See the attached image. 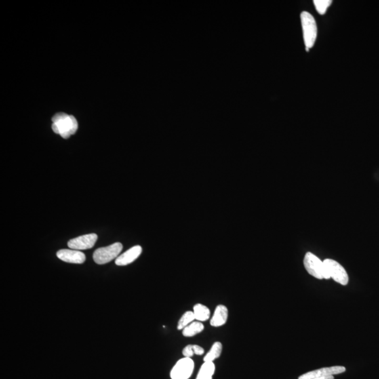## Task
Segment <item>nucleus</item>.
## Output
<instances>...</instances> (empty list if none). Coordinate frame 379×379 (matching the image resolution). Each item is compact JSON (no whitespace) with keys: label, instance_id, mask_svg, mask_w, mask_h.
<instances>
[{"label":"nucleus","instance_id":"nucleus-1","mask_svg":"<svg viewBox=\"0 0 379 379\" xmlns=\"http://www.w3.org/2000/svg\"><path fill=\"white\" fill-rule=\"evenodd\" d=\"M51 128L54 132L60 134L64 138H70L75 134L78 129L77 119L72 115L59 112L52 117Z\"/></svg>","mask_w":379,"mask_h":379},{"label":"nucleus","instance_id":"nucleus-2","mask_svg":"<svg viewBox=\"0 0 379 379\" xmlns=\"http://www.w3.org/2000/svg\"><path fill=\"white\" fill-rule=\"evenodd\" d=\"M301 22L306 48H312L315 45L317 35V24L315 18L307 11H303L301 14Z\"/></svg>","mask_w":379,"mask_h":379},{"label":"nucleus","instance_id":"nucleus-3","mask_svg":"<svg viewBox=\"0 0 379 379\" xmlns=\"http://www.w3.org/2000/svg\"><path fill=\"white\" fill-rule=\"evenodd\" d=\"M304 264L308 273L314 277L320 280H328L330 278L324 262L311 252L306 253Z\"/></svg>","mask_w":379,"mask_h":379},{"label":"nucleus","instance_id":"nucleus-4","mask_svg":"<svg viewBox=\"0 0 379 379\" xmlns=\"http://www.w3.org/2000/svg\"><path fill=\"white\" fill-rule=\"evenodd\" d=\"M123 246L121 243H116L106 247L96 249L93 254V258L97 264H108L119 256Z\"/></svg>","mask_w":379,"mask_h":379},{"label":"nucleus","instance_id":"nucleus-5","mask_svg":"<svg viewBox=\"0 0 379 379\" xmlns=\"http://www.w3.org/2000/svg\"><path fill=\"white\" fill-rule=\"evenodd\" d=\"M195 363L191 358L184 357L177 361L170 371L171 379H189L193 374Z\"/></svg>","mask_w":379,"mask_h":379},{"label":"nucleus","instance_id":"nucleus-6","mask_svg":"<svg viewBox=\"0 0 379 379\" xmlns=\"http://www.w3.org/2000/svg\"><path fill=\"white\" fill-rule=\"evenodd\" d=\"M323 262L330 278H332L335 282L341 285L344 286L348 285L349 277H348L347 272L342 265L338 264L336 261L329 258L325 259Z\"/></svg>","mask_w":379,"mask_h":379},{"label":"nucleus","instance_id":"nucleus-7","mask_svg":"<svg viewBox=\"0 0 379 379\" xmlns=\"http://www.w3.org/2000/svg\"><path fill=\"white\" fill-rule=\"evenodd\" d=\"M97 240H98V236L96 234H88V235L79 236V237L70 240L68 241V246L70 249H75V250H86V249L92 248L95 243H96Z\"/></svg>","mask_w":379,"mask_h":379},{"label":"nucleus","instance_id":"nucleus-8","mask_svg":"<svg viewBox=\"0 0 379 379\" xmlns=\"http://www.w3.org/2000/svg\"><path fill=\"white\" fill-rule=\"evenodd\" d=\"M346 371V368L342 366H334V367H326V368H322L310 371L306 374H303L299 376L298 379H312L316 378H321V377H326L333 376V375L342 374Z\"/></svg>","mask_w":379,"mask_h":379},{"label":"nucleus","instance_id":"nucleus-9","mask_svg":"<svg viewBox=\"0 0 379 379\" xmlns=\"http://www.w3.org/2000/svg\"><path fill=\"white\" fill-rule=\"evenodd\" d=\"M56 255L63 262L70 264H82L86 260L85 254L75 249H61L56 253Z\"/></svg>","mask_w":379,"mask_h":379},{"label":"nucleus","instance_id":"nucleus-10","mask_svg":"<svg viewBox=\"0 0 379 379\" xmlns=\"http://www.w3.org/2000/svg\"><path fill=\"white\" fill-rule=\"evenodd\" d=\"M142 247L141 246H134L129 250L125 251L123 254L119 255L115 259V264L119 266H127L135 262L142 254Z\"/></svg>","mask_w":379,"mask_h":379},{"label":"nucleus","instance_id":"nucleus-11","mask_svg":"<svg viewBox=\"0 0 379 379\" xmlns=\"http://www.w3.org/2000/svg\"><path fill=\"white\" fill-rule=\"evenodd\" d=\"M228 309L224 305H218L215 308L214 314L210 320V325L214 327H222L227 323Z\"/></svg>","mask_w":379,"mask_h":379},{"label":"nucleus","instance_id":"nucleus-12","mask_svg":"<svg viewBox=\"0 0 379 379\" xmlns=\"http://www.w3.org/2000/svg\"><path fill=\"white\" fill-rule=\"evenodd\" d=\"M223 345L222 343L216 342L211 346V349L204 357V363H214V361L222 355Z\"/></svg>","mask_w":379,"mask_h":379},{"label":"nucleus","instance_id":"nucleus-13","mask_svg":"<svg viewBox=\"0 0 379 379\" xmlns=\"http://www.w3.org/2000/svg\"><path fill=\"white\" fill-rule=\"evenodd\" d=\"M193 313L195 315V321L201 323L208 321L211 316L209 308L201 304H197L194 306Z\"/></svg>","mask_w":379,"mask_h":379},{"label":"nucleus","instance_id":"nucleus-14","mask_svg":"<svg viewBox=\"0 0 379 379\" xmlns=\"http://www.w3.org/2000/svg\"><path fill=\"white\" fill-rule=\"evenodd\" d=\"M216 371L214 363H204L198 371L196 379H213Z\"/></svg>","mask_w":379,"mask_h":379},{"label":"nucleus","instance_id":"nucleus-15","mask_svg":"<svg viewBox=\"0 0 379 379\" xmlns=\"http://www.w3.org/2000/svg\"><path fill=\"white\" fill-rule=\"evenodd\" d=\"M204 329H205V326L203 323L197 321H194L188 325L186 328L183 329L182 334L185 337L195 336L203 332Z\"/></svg>","mask_w":379,"mask_h":379},{"label":"nucleus","instance_id":"nucleus-16","mask_svg":"<svg viewBox=\"0 0 379 379\" xmlns=\"http://www.w3.org/2000/svg\"><path fill=\"white\" fill-rule=\"evenodd\" d=\"M182 353L184 357L191 358L195 355H203L205 350L198 345H188L183 350Z\"/></svg>","mask_w":379,"mask_h":379},{"label":"nucleus","instance_id":"nucleus-17","mask_svg":"<svg viewBox=\"0 0 379 379\" xmlns=\"http://www.w3.org/2000/svg\"><path fill=\"white\" fill-rule=\"evenodd\" d=\"M195 321V317L193 311H190V310L189 311H186L184 312V315L179 320L178 325H177V329L178 330H183L188 325H189L190 323H192V322Z\"/></svg>","mask_w":379,"mask_h":379},{"label":"nucleus","instance_id":"nucleus-18","mask_svg":"<svg viewBox=\"0 0 379 379\" xmlns=\"http://www.w3.org/2000/svg\"><path fill=\"white\" fill-rule=\"evenodd\" d=\"M316 10L320 14L324 15L327 12V9L332 3L331 0H315L313 1Z\"/></svg>","mask_w":379,"mask_h":379},{"label":"nucleus","instance_id":"nucleus-19","mask_svg":"<svg viewBox=\"0 0 379 379\" xmlns=\"http://www.w3.org/2000/svg\"><path fill=\"white\" fill-rule=\"evenodd\" d=\"M312 379H334V376H326V377H321V378H312Z\"/></svg>","mask_w":379,"mask_h":379},{"label":"nucleus","instance_id":"nucleus-20","mask_svg":"<svg viewBox=\"0 0 379 379\" xmlns=\"http://www.w3.org/2000/svg\"><path fill=\"white\" fill-rule=\"evenodd\" d=\"M306 51H309V49H308V48H306Z\"/></svg>","mask_w":379,"mask_h":379}]
</instances>
